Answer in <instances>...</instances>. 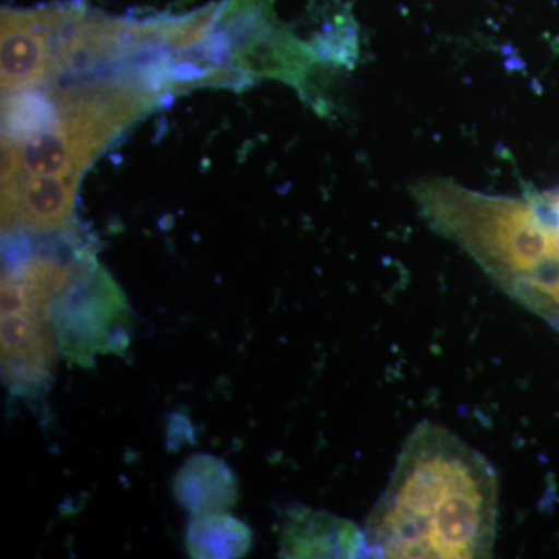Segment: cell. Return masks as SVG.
I'll use <instances>...</instances> for the list:
<instances>
[{
  "label": "cell",
  "mask_w": 559,
  "mask_h": 559,
  "mask_svg": "<svg viewBox=\"0 0 559 559\" xmlns=\"http://www.w3.org/2000/svg\"><path fill=\"white\" fill-rule=\"evenodd\" d=\"M499 480L491 463L451 430L425 421L411 433L364 527L371 558H489Z\"/></svg>",
  "instance_id": "cell-1"
},
{
  "label": "cell",
  "mask_w": 559,
  "mask_h": 559,
  "mask_svg": "<svg viewBox=\"0 0 559 559\" xmlns=\"http://www.w3.org/2000/svg\"><path fill=\"white\" fill-rule=\"evenodd\" d=\"M73 264L49 257H25L2 280V373L20 395H32L49 384L57 367L55 300Z\"/></svg>",
  "instance_id": "cell-2"
},
{
  "label": "cell",
  "mask_w": 559,
  "mask_h": 559,
  "mask_svg": "<svg viewBox=\"0 0 559 559\" xmlns=\"http://www.w3.org/2000/svg\"><path fill=\"white\" fill-rule=\"evenodd\" d=\"M60 349L72 362L90 367L94 356L127 352L131 308L117 283L94 260H80L55 300Z\"/></svg>",
  "instance_id": "cell-3"
},
{
  "label": "cell",
  "mask_w": 559,
  "mask_h": 559,
  "mask_svg": "<svg viewBox=\"0 0 559 559\" xmlns=\"http://www.w3.org/2000/svg\"><path fill=\"white\" fill-rule=\"evenodd\" d=\"M79 175L32 176L3 180V230L53 231L68 229Z\"/></svg>",
  "instance_id": "cell-4"
},
{
  "label": "cell",
  "mask_w": 559,
  "mask_h": 559,
  "mask_svg": "<svg viewBox=\"0 0 559 559\" xmlns=\"http://www.w3.org/2000/svg\"><path fill=\"white\" fill-rule=\"evenodd\" d=\"M51 75L47 10L2 16V87L27 91Z\"/></svg>",
  "instance_id": "cell-5"
},
{
  "label": "cell",
  "mask_w": 559,
  "mask_h": 559,
  "mask_svg": "<svg viewBox=\"0 0 559 559\" xmlns=\"http://www.w3.org/2000/svg\"><path fill=\"white\" fill-rule=\"evenodd\" d=\"M283 558H356L364 532L353 522L310 509L290 511L282 530Z\"/></svg>",
  "instance_id": "cell-6"
},
{
  "label": "cell",
  "mask_w": 559,
  "mask_h": 559,
  "mask_svg": "<svg viewBox=\"0 0 559 559\" xmlns=\"http://www.w3.org/2000/svg\"><path fill=\"white\" fill-rule=\"evenodd\" d=\"M173 495L193 516L223 513L237 503V476L224 460L197 454L176 473Z\"/></svg>",
  "instance_id": "cell-7"
},
{
  "label": "cell",
  "mask_w": 559,
  "mask_h": 559,
  "mask_svg": "<svg viewBox=\"0 0 559 559\" xmlns=\"http://www.w3.org/2000/svg\"><path fill=\"white\" fill-rule=\"evenodd\" d=\"M253 535L248 525L223 513L193 516L186 535L191 558H242L252 549Z\"/></svg>",
  "instance_id": "cell-8"
},
{
  "label": "cell",
  "mask_w": 559,
  "mask_h": 559,
  "mask_svg": "<svg viewBox=\"0 0 559 559\" xmlns=\"http://www.w3.org/2000/svg\"><path fill=\"white\" fill-rule=\"evenodd\" d=\"M10 143H13L20 157L21 173L33 176H81L86 168L58 121L53 127Z\"/></svg>",
  "instance_id": "cell-9"
},
{
  "label": "cell",
  "mask_w": 559,
  "mask_h": 559,
  "mask_svg": "<svg viewBox=\"0 0 559 559\" xmlns=\"http://www.w3.org/2000/svg\"><path fill=\"white\" fill-rule=\"evenodd\" d=\"M58 121L57 103H51L36 92H22L7 102L3 110L5 140L17 142L53 127Z\"/></svg>",
  "instance_id": "cell-10"
}]
</instances>
